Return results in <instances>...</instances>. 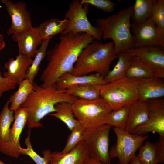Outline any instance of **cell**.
Masks as SVG:
<instances>
[{
  "label": "cell",
  "instance_id": "6da1fadb",
  "mask_svg": "<svg viewBox=\"0 0 164 164\" xmlns=\"http://www.w3.org/2000/svg\"><path fill=\"white\" fill-rule=\"evenodd\" d=\"M94 40L84 32L61 34L58 43L47 51L48 62L41 74L40 86L49 87L63 74L70 73L82 49Z\"/></svg>",
  "mask_w": 164,
  "mask_h": 164
},
{
  "label": "cell",
  "instance_id": "7a4b0ae2",
  "mask_svg": "<svg viewBox=\"0 0 164 164\" xmlns=\"http://www.w3.org/2000/svg\"><path fill=\"white\" fill-rule=\"evenodd\" d=\"M77 98L68 94L66 90L57 89L55 84L43 88L34 82L33 91L21 106L29 110L27 128L42 127L40 121L47 115L56 111V104L62 102L72 104Z\"/></svg>",
  "mask_w": 164,
  "mask_h": 164
},
{
  "label": "cell",
  "instance_id": "3957f363",
  "mask_svg": "<svg viewBox=\"0 0 164 164\" xmlns=\"http://www.w3.org/2000/svg\"><path fill=\"white\" fill-rule=\"evenodd\" d=\"M116 57L112 41L103 43L94 40L82 49L70 73L81 76L95 72L104 77Z\"/></svg>",
  "mask_w": 164,
  "mask_h": 164
},
{
  "label": "cell",
  "instance_id": "277c9868",
  "mask_svg": "<svg viewBox=\"0 0 164 164\" xmlns=\"http://www.w3.org/2000/svg\"><path fill=\"white\" fill-rule=\"evenodd\" d=\"M132 9V5L123 9L107 17L97 20V26L102 32V39L112 40L116 55L135 47L131 29Z\"/></svg>",
  "mask_w": 164,
  "mask_h": 164
},
{
  "label": "cell",
  "instance_id": "5b68a950",
  "mask_svg": "<svg viewBox=\"0 0 164 164\" xmlns=\"http://www.w3.org/2000/svg\"><path fill=\"white\" fill-rule=\"evenodd\" d=\"M75 117L85 128H94L106 124L112 110L102 98L87 100L79 98L72 104Z\"/></svg>",
  "mask_w": 164,
  "mask_h": 164
},
{
  "label": "cell",
  "instance_id": "8992f818",
  "mask_svg": "<svg viewBox=\"0 0 164 164\" xmlns=\"http://www.w3.org/2000/svg\"><path fill=\"white\" fill-rule=\"evenodd\" d=\"M100 97L112 111L125 106H129L138 99L133 78L125 77L102 85Z\"/></svg>",
  "mask_w": 164,
  "mask_h": 164
},
{
  "label": "cell",
  "instance_id": "52a82bcc",
  "mask_svg": "<svg viewBox=\"0 0 164 164\" xmlns=\"http://www.w3.org/2000/svg\"><path fill=\"white\" fill-rule=\"evenodd\" d=\"M89 10V5L82 4L78 0H73L65 13V18L68 22L63 34L70 33L76 34L84 32L91 36L95 40L100 41L102 39V32L97 26H93L89 22L87 16Z\"/></svg>",
  "mask_w": 164,
  "mask_h": 164
},
{
  "label": "cell",
  "instance_id": "ba28073f",
  "mask_svg": "<svg viewBox=\"0 0 164 164\" xmlns=\"http://www.w3.org/2000/svg\"><path fill=\"white\" fill-rule=\"evenodd\" d=\"M113 129L117 139L109 149L110 157L111 159L118 158L120 164H129L136 151L149 136L135 135L114 127Z\"/></svg>",
  "mask_w": 164,
  "mask_h": 164
},
{
  "label": "cell",
  "instance_id": "9c48e42d",
  "mask_svg": "<svg viewBox=\"0 0 164 164\" xmlns=\"http://www.w3.org/2000/svg\"><path fill=\"white\" fill-rule=\"evenodd\" d=\"M111 127L105 124L95 128H84L83 132L90 155L105 164H110L112 159L109 152Z\"/></svg>",
  "mask_w": 164,
  "mask_h": 164
},
{
  "label": "cell",
  "instance_id": "30bf717a",
  "mask_svg": "<svg viewBox=\"0 0 164 164\" xmlns=\"http://www.w3.org/2000/svg\"><path fill=\"white\" fill-rule=\"evenodd\" d=\"M29 110L26 107L20 106L14 111V119L10 128L8 139L0 142V152L9 157L18 158L21 154L19 140L21 133L26 125Z\"/></svg>",
  "mask_w": 164,
  "mask_h": 164
},
{
  "label": "cell",
  "instance_id": "8fae6325",
  "mask_svg": "<svg viewBox=\"0 0 164 164\" xmlns=\"http://www.w3.org/2000/svg\"><path fill=\"white\" fill-rule=\"evenodd\" d=\"M1 1L6 7L11 19V25L7 31L8 35L21 33L33 27L26 2L20 1L14 2L10 0Z\"/></svg>",
  "mask_w": 164,
  "mask_h": 164
},
{
  "label": "cell",
  "instance_id": "7c38bea8",
  "mask_svg": "<svg viewBox=\"0 0 164 164\" xmlns=\"http://www.w3.org/2000/svg\"><path fill=\"white\" fill-rule=\"evenodd\" d=\"M131 31L135 47L155 46L164 50V33L150 19L138 25L131 24Z\"/></svg>",
  "mask_w": 164,
  "mask_h": 164
},
{
  "label": "cell",
  "instance_id": "4fadbf2b",
  "mask_svg": "<svg viewBox=\"0 0 164 164\" xmlns=\"http://www.w3.org/2000/svg\"><path fill=\"white\" fill-rule=\"evenodd\" d=\"M149 109V118L144 124L130 133L138 135H146L149 132L158 133L164 136V99L163 97L147 101Z\"/></svg>",
  "mask_w": 164,
  "mask_h": 164
},
{
  "label": "cell",
  "instance_id": "5bb4252c",
  "mask_svg": "<svg viewBox=\"0 0 164 164\" xmlns=\"http://www.w3.org/2000/svg\"><path fill=\"white\" fill-rule=\"evenodd\" d=\"M126 51L142 60L150 68L154 76L164 78V51L155 46L135 47Z\"/></svg>",
  "mask_w": 164,
  "mask_h": 164
},
{
  "label": "cell",
  "instance_id": "9a60e30c",
  "mask_svg": "<svg viewBox=\"0 0 164 164\" xmlns=\"http://www.w3.org/2000/svg\"><path fill=\"white\" fill-rule=\"evenodd\" d=\"M133 79L139 99L147 101L164 97V79L154 76Z\"/></svg>",
  "mask_w": 164,
  "mask_h": 164
},
{
  "label": "cell",
  "instance_id": "2e32d148",
  "mask_svg": "<svg viewBox=\"0 0 164 164\" xmlns=\"http://www.w3.org/2000/svg\"><path fill=\"white\" fill-rule=\"evenodd\" d=\"M32 61V59L20 53L15 59L10 58L4 64L7 71L4 73V77L15 82L19 86L26 78Z\"/></svg>",
  "mask_w": 164,
  "mask_h": 164
},
{
  "label": "cell",
  "instance_id": "e0dca14e",
  "mask_svg": "<svg viewBox=\"0 0 164 164\" xmlns=\"http://www.w3.org/2000/svg\"><path fill=\"white\" fill-rule=\"evenodd\" d=\"M13 40L18 45L19 53L30 58H34L43 40L39 37L37 27L19 34L12 35Z\"/></svg>",
  "mask_w": 164,
  "mask_h": 164
},
{
  "label": "cell",
  "instance_id": "ac0fdd59",
  "mask_svg": "<svg viewBox=\"0 0 164 164\" xmlns=\"http://www.w3.org/2000/svg\"><path fill=\"white\" fill-rule=\"evenodd\" d=\"M89 155V148L83 139L74 149L67 153L61 154L58 151L51 153L49 164H81Z\"/></svg>",
  "mask_w": 164,
  "mask_h": 164
},
{
  "label": "cell",
  "instance_id": "d6986e66",
  "mask_svg": "<svg viewBox=\"0 0 164 164\" xmlns=\"http://www.w3.org/2000/svg\"><path fill=\"white\" fill-rule=\"evenodd\" d=\"M149 118V109L147 101L136 100L129 106L125 130L131 133L136 128L146 123Z\"/></svg>",
  "mask_w": 164,
  "mask_h": 164
},
{
  "label": "cell",
  "instance_id": "ffe728a7",
  "mask_svg": "<svg viewBox=\"0 0 164 164\" xmlns=\"http://www.w3.org/2000/svg\"><path fill=\"white\" fill-rule=\"evenodd\" d=\"M57 88L66 90L70 87L87 84H106L104 77L97 73L81 76H76L69 73L60 76L55 83Z\"/></svg>",
  "mask_w": 164,
  "mask_h": 164
},
{
  "label": "cell",
  "instance_id": "44dd1931",
  "mask_svg": "<svg viewBox=\"0 0 164 164\" xmlns=\"http://www.w3.org/2000/svg\"><path fill=\"white\" fill-rule=\"evenodd\" d=\"M68 20H60L57 18L47 20L37 27L38 35L41 39H49L57 34H62L66 29Z\"/></svg>",
  "mask_w": 164,
  "mask_h": 164
},
{
  "label": "cell",
  "instance_id": "7402d4cb",
  "mask_svg": "<svg viewBox=\"0 0 164 164\" xmlns=\"http://www.w3.org/2000/svg\"><path fill=\"white\" fill-rule=\"evenodd\" d=\"M132 55L125 51L117 55L118 61L112 70H110L104 77L106 84H108L121 79L126 77Z\"/></svg>",
  "mask_w": 164,
  "mask_h": 164
},
{
  "label": "cell",
  "instance_id": "603a6c76",
  "mask_svg": "<svg viewBox=\"0 0 164 164\" xmlns=\"http://www.w3.org/2000/svg\"><path fill=\"white\" fill-rule=\"evenodd\" d=\"M103 85L87 84L73 86L67 88V93L78 98L93 100L100 98L101 90Z\"/></svg>",
  "mask_w": 164,
  "mask_h": 164
},
{
  "label": "cell",
  "instance_id": "cb8c5ba5",
  "mask_svg": "<svg viewBox=\"0 0 164 164\" xmlns=\"http://www.w3.org/2000/svg\"><path fill=\"white\" fill-rule=\"evenodd\" d=\"M154 0H135L132 5L131 24H142L150 19Z\"/></svg>",
  "mask_w": 164,
  "mask_h": 164
},
{
  "label": "cell",
  "instance_id": "d4e9b609",
  "mask_svg": "<svg viewBox=\"0 0 164 164\" xmlns=\"http://www.w3.org/2000/svg\"><path fill=\"white\" fill-rule=\"evenodd\" d=\"M56 111L49 114L60 120L71 131L74 128L80 124L75 118L73 113L72 104L62 102L56 104L55 106Z\"/></svg>",
  "mask_w": 164,
  "mask_h": 164
},
{
  "label": "cell",
  "instance_id": "484cf974",
  "mask_svg": "<svg viewBox=\"0 0 164 164\" xmlns=\"http://www.w3.org/2000/svg\"><path fill=\"white\" fill-rule=\"evenodd\" d=\"M33 83L26 78L20 84L17 90L10 96L8 100L11 111L14 112L26 101L33 90Z\"/></svg>",
  "mask_w": 164,
  "mask_h": 164
},
{
  "label": "cell",
  "instance_id": "4316f807",
  "mask_svg": "<svg viewBox=\"0 0 164 164\" xmlns=\"http://www.w3.org/2000/svg\"><path fill=\"white\" fill-rule=\"evenodd\" d=\"M154 76L150 68L142 60L137 56H132L126 77L136 78Z\"/></svg>",
  "mask_w": 164,
  "mask_h": 164
},
{
  "label": "cell",
  "instance_id": "83f0119b",
  "mask_svg": "<svg viewBox=\"0 0 164 164\" xmlns=\"http://www.w3.org/2000/svg\"><path fill=\"white\" fill-rule=\"evenodd\" d=\"M9 103L6 101L0 113V142L6 141L9 138L10 125L14 121L13 111L9 107Z\"/></svg>",
  "mask_w": 164,
  "mask_h": 164
},
{
  "label": "cell",
  "instance_id": "f1b7e54d",
  "mask_svg": "<svg viewBox=\"0 0 164 164\" xmlns=\"http://www.w3.org/2000/svg\"><path fill=\"white\" fill-rule=\"evenodd\" d=\"M27 135L24 141L26 148H23L21 147L19 148V151L21 154L29 156L36 164H49L52 153L51 151L49 149L43 151L42 152L43 155V157L40 156L35 152L32 147L30 140V129L28 130Z\"/></svg>",
  "mask_w": 164,
  "mask_h": 164
},
{
  "label": "cell",
  "instance_id": "f546056e",
  "mask_svg": "<svg viewBox=\"0 0 164 164\" xmlns=\"http://www.w3.org/2000/svg\"><path fill=\"white\" fill-rule=\"evenodd\" d=\"M49 41V39L43 40L40 47L37 50L36 55L32 60V64L27 71L26 78L32 83H34V80L38 73L39 66L46 55Z\"/></svg>",
  "mask_w": 164,
  "mask_h": 164
},
{
  "label": "cell",
  "instance_id": "4dcf8cb0",
  "mask_svg": "<svg viewBox=\"0 0 164 164\" xmlns=\"http://www.w3.org/2000/svg\"><path fill=\"white\" fill-rule=\"evenodd\" d=\"M129 106H125L118 109L112 111L106 124L111 127L125 130L127 122Z\"/></svg>",
  "mask_w": 164,
  "mask_h": 164
},
{
  "label": "cell",
  "instance_id": "1f68e13d",
  "mask_svg": "<svg viewBox=\"0 0 164 164\" xmlns=\"http://www.w3.org/2000/svg\"><path fill=\"white\" fill-rule=\"evenodd\" d=\"M139 149L138 153L136 156L140 164L159 163L154 143L147 141Z\"/></svg>",
  "mask_w": 164,
  "mask_h": 164
},
{
  "label": "cell",
  "instance_id": "d6a6232c",
  "mask_svg": "<svg viewBox=\"0 0 164 164\" xmlns=\"http://www.w3.org/2000/svg\"><path fill=\"white\" fill-rule=\"evenodd\" d=\"M150 20L164 33V0H154Z\"/></svg>",
  "mask_w": 164,
  "mask_h": 164
},
{
  "label": "cell",
  "instance_id": "836d02e7",
  "mask_svg": "<svg viewBox=\"0 0 164 164\" xmlns=\"http://www.w3.org/2000/svg\"><path fill=\"white\" fill-rule=\"evenodd\" d=\"M84 128L80 124L74 128L69 135L66 144L61 154L69 152L74 149L77 144L83 139V132Z\"/></svg>",
  "mask_w": 164,
  "mask_h": 164
},
{
  "label": "cell",
  "instance_id": "e575fe53",
  "mask_svg": "<svg viewBox=\"0 0 164 164\" xmlns=\"http://www.w3.org/2000/svg\"><path fill=\"white\" fill-rule=\"evenodd\" d=\"M82 4L91 5L107 12H113L116 4L110 0H82Z\"/></svg>",
  "mask_w": 164,
  "mask_h": 164
},
{
  "label": "cell",
  "instance_id": "d590c367",
  "mask_svg": "<svg viewBox=\"0 0 164 164\" xmlns=\"http://www.w3.org/2000/svg\"><path fill=\"white\" fill-rule=\"evenodd\" d=\"M17 84L15 82L2 77L0 71V97L5 92L15 89Z\"/></svg>",
  "mask_w": 164,
  "mask_h": 164
},
{
  "label": "cell",
  "instance_id": "8d00e7d4",
  "mask_svg": "<svg viewBox=\"0 0 164 164\" xmlns=\"http://www.w3.org/2000/svg\"><path fill=\"white\" fill-rule=\"evenodd\" d=\"M159 163L164 162V136H159V140L154 144Z\"/></svg>",
  "mask_w": 164,
  "mask_h": 164
},
{
  "label": "cell",
  "instance_id": "74e56055",
  "mask_svg": "<svg viewBox=\"0 0 164 164\" xmlns=\"http://www.w3.org/2000/svg\"><path fill=\"white\" fill-rule=\"evenodd\" d=\"M81 164H105L98 160L89 155L86 157Z\"/></svg>",
  "mask_w": 164,
  "mask_h": 164
},
{
  "label": "cell",
  "instance_id": "f35d334b",
  "mask_svg": "<svg viewBox=\"0 0 164 164\" xmlns=\"http://www.w3.org/2000/svg\"><path fill=\"white\" fill-rule=\"evenodd\" d=\"M5 46V42L3 36L0 34V51Z\"/></svg>",
  "mask_w": 164,
  "mask_h": 164
},
{
  "label": "cell",
  "instance_id": "ab89813d",
  "mask_svg": "<svg viewBox=\"0 0 164 164\" xmlns=\"http://www.w3.org/2000/svg\"><path fill=\"white\" fill-rule=\"evenodd\" d=\"M129 164H140L136 155H135L131 159Z\"/></svg>",
  "mask_w": 164,
  "mask_h": 164
},
{
  "label": "cell",
  "instance_id": "60d3db41",
  "mask_svg": "<svg viewBox=\"0 0 164 164\" xmlns=\"http://www.w3.org/2000/svg\"><path fill=\"white\" fill-rule=\"evenodd\" d=\"M0 164H5L3 162L0 160Z\"/></svg>",
  "mask_w": 164,
  "mask_h": 164
},
{
  "label": "cell",
  "instance_id": "b9f144b4",
  "mask_svg": "<svg viewBox=\"0 0 164 164\" xmlns=\"http://www.w3.org/2000/svg\"><path fill=\"white\" fill-rule=\"evenodd\" d=\"M115 164H120L119 162H117Z\"/></svg>",
  "mask_w": 164,
  "mask_h": 164
}]
</instances>
